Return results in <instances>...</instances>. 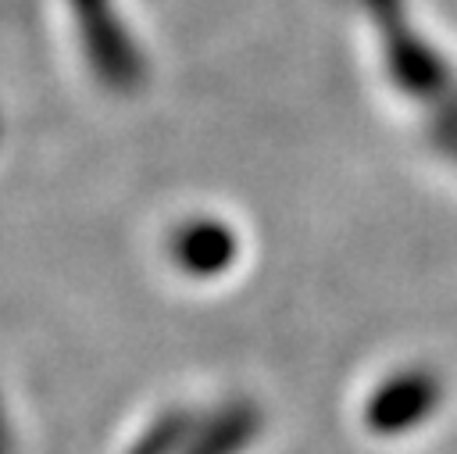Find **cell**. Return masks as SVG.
Returning <instances> with one entry per match:
<instances>
[{
    "label": "cell",
    "instance_id": "1",
    "mask_svg": "<svg viewBox=\"0 0 457 454\" xmlns=\"http://www.w3.org/2000/svg\"><path fill=\"white\" fill-rule=\"evenodd\" d=\"M443 404V379L425 365L386 375L364 400V425L378 436H400L418 429Z\"/></svg>",
    "mask_w": 457,
    "mask_h": 454
},
{
    "label": "cell",
    "instance_id": "5",
    "mask_svg": "<svg viewBox=\"0 0 457 454\" xmlns=\"http://www.w3.org/2000/svg\"><path fill=\"white\" fill-rule=\"evenodd\" d=\"M204 415L189 411V408H171L164 415H157L129 447V454H182V447L189 443V436L196 433Z\"/></svg>",
    "mask_w": 457,
    "mask_h": 454
},
{
    "label": "cell",
    "instance_id": "3",
    "mask_svg": "<svg viewBox=\"0 0 457 454\" xmlns=\"http://www.w3.org/2000/svg\"><path fill=\"white\" fill-rule=\"evenodd\" d=\"M171 257L189 275H218L236 261V232L214 218H193L175 229Z\"/></svg>",
    "mask_w": 457,
    "mask_h": 454
},
{
    "label": "cell",
    "instance_id": "2",
    "mask_svg": "<svg viewBox=\"0 0 457 454\" xmlns=\"http://www.w3.org/2000/svg\"><path fill=\"white\" fill-rule=\"evenodd\" d=\"M71 11L100 82L111 89H132L139 82V54L132 50V39L118 25L111 0H71Z\"/></svg>",
    "mask_w": 457,
    "mask_h": 454
},
{
    "label": "cell",
    "instance_id": "4",
    "mask_svg": "<svg viewBox=\"0 0 457 454\" xmlns=\"http://www.w3.org/2000/svg\"><path fill=\"white\" fill-rule=\"evenodd\" d=\"M257 433H261V411L250 400H232L200 418L182 454H239Z\"/></svg>",
    "mask_w": 457,
    "mask_h": 454
},
{
    "label": "cell",
    "instance_id": "6",
    "mask_svg": "<svg viewBox=\"0 0 457 454\" xmlns=\"http://www.w3.org/2000/svg\"><path fill=\"white\" fill-rule=\"evenodd\" d=\"M0 454H11V429H7L4 408H0Z\"/></svg>",
    "mask_w": 457,
    "mask_h": 454
}]
</instances>
